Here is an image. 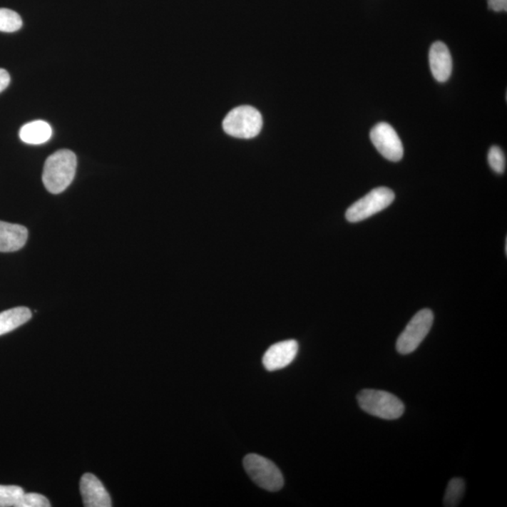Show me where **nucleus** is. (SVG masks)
I'll use <instances>...</instances> for the list:
<instances>
[{
  "mask_svg": "<svg viewBox=\"0 0 507 507\" xmlns=\"http://www.w3.org/2000/svg\"><path fill=\"white\" fill-rule=\"evenodd\" d=\"M429 64L433 76L438 82H446L452 73L453 62L449 47L441 41H436L429 51Z\"/></svg>",
  "mask_w": 507,
  "mask_h": 507,
  "instance_id": "obj_10",
  "label": "nucleus"
},
{
  "mask_svg": "<svg viewBox=\"0 0 507 507\" xmlns=\"http://www.w3.org/2000/svg\"><path fill=\"white\" fill-rule=\"evenodd\" d=\"M370 139L384 158L392 162H399L402 159L404 154L402 142L396 130L390 124L386 123L376 124L370 132Z\"/></svg>",
  "mask_w": 507,
  "mask_h": 507,
  "instance_id": "obj_7",
  "label": "nucleus"
},
{
  "mask_svg": "<svg viewBox=\"0 0 507 507\" xmlns=\"http://www.w3.org/2000/svg\"><path fill=\"white\" fill-rule=\"evenodd\" d=\"M23 26V21L19 14L9 9H0V31L16 32Z\"/></svg>",
  "mask_w": 507,
  "mask_h": 507,
  "instance_id": "obj_16",
  "label": "nucleus"
},
{
  "mask_svg": "<svg viewBox=\"0 0 507 507\" xmlns=\"http://www.w3.org/2000/svg\"><path fill=\"white\" fill-rule=\"evenodd\" d=\"M488 161L492 170L498 174H503L506 170V160L505 153L499 147L493 146L491 148L488 154Z\"/></svg>",
  "mask_w": 507,
  "mask_h": 507,
  "instance_id": "obj_17",
  "label": "nucleus"
},
{
  "mask_svg": "<svg viewBox=\"0 0 507 507\" xmlns=\"http://www.w3.org/2000/svg\"><path fill=\"white\" fill-rule=\"evenodd\" d=\"M394 200V194L392 190L386 188L373 189L349 208L346 212L347 220L351 223H357L372 217L376 213L386 209Z\"/></svg>",
  "mask_w": 507,
  "mask_h": 507,
  "instance_id": "obj_5",
  "label": "nucleus"
},
{
  "mask_svg": "<svg viewBox=\"0 0 507 507\" xmlns=\"http://www.w3.org/2000/svg\"><path fill=\"white\" fill-rule=\"evenodd\" d=\"M244 466L249 477L265 491H278L283 487L284 478L280 470L268 459L249 454L244 459Z\"/></svg>",
  "mask_w": 507,
  "mask_h": 507,
  "instance_id": "obj_4",
  "label": "nucleus"
},
{
  "mask_svg": "<svg viewBox=\"0 0 507 507\" xmlns=\"http://www.w3.org/2000/svg\"><path fill=\"white\" fill-rule=\"evenodd\" d=\"M262 114L249 106L232 109L223 121V129L227 135L236 138H256L262 129Z\"/></svg>",
  "mask_w": 507,
  "mask_h": 507,
  "instance_id": "obj_3",
  "label": "nucleus"
},
{
  "mask_svg": "<svg viewBox=\"0 0 507 507\" xmlns=\"http://www.w3.org/2000/svg\"><path fill=\"white\" fill-rule=\"evenodd\" d=\"M465 492V482L461 478L450 480L444 495V505L446 507H455L459 505Z\"/></svg>",
  "mask_w": 507,
  "mask_h": 507,
  "instance_id": "obj_14",
  "label": "nucleus"
},
{
  "mask_svg": "<svg viewBox=\"0 0 507 507\" xmlns=\"http://www.w3.org/2000/svg\"><path fill=\"white\" fill-rule=\"evenodd\" d=\"M434 315L431 309H423L415 314L405 330L396 341V349L399 354H410L419 347L432 327Z\"/></svg>",
  "mask_w": 507,
  "mask_h": 507,
  "instance_id": "obj_6",
  "label": "nucleus"
},
{
  "mask_svg": "<svg viewBox=\"0 0 507 507\" xmlns=\"http://www.w3.org/2000/svg\"><path fill=\"white\" fill-rule=\"evenodd\" d=\"M10 82L11 76L10 75H9L7 71L4 69H0V93H1L3 91H5L6 88H7L9 84H10Z\"/></svg>",
  "mask_w": 507,
  "mask_h": 507,
  "instance_id": "obj_20",
  "label": "nucleus"
},
{
  "mask_svg": "<svg viewBox=\"0 0 507 507\" xmlns=\"http://www.w3.org/2000/svg\"><path fill=\"white\" fill-rule=\"evenodd\" d=\"M77 159L72 150L56 151L46 159L43 172V182L47 191L61 194L72 183L76 176Z\"/></svg>",
  "mask_w": 507,
  "mask_h": 507,
  "instance_id": "obj_1",
  "label": "nucleus"
},
{
  "mask_svg": "<svg viewBox=\"0 0 507 507\" xmlns=\"http://www.w3.org/2000/svg\"><path fill=\"white\" fill-rule=\"evenodd\" d=\"M25 491L19 486L0 485V507H19Z\"/></svg>",
  "mask_w": 507,
  "mask_h": 507,
  "instance_id": "obj_15",
  "label": "nucleus"
},
{
  "mask_svg": "<svg viewBox=\"0 0 507 507\" xmlns=\"http://www.w3.org/2000/svg\"><path fill=\"white\" fill-rule=\"evenodd\" d=\"M49 501L43 495L38 493H25L19 507H50Z\"/></svg>",
  "mask_w": 507,
  "mask_h": 507,
  "instance_id": "obj_18",
  "label": "nucleus"
},
{
  "mask_svg": "<svg viewBox=\"0 0 507 507\" xmlns=\"http://www.w3.org/2000/svg\"><path fill=\"white\" fill-rule=\"evenodd\" d=\"M362 410L381 419H397L404 414V404L399 397L385 391L364 389L358 394Z\"/></svg>",
  "mask_w": 507,
  "mask_h": 507,
  "instance_id": "obj_2",
  "label": "nucleus"
},
{
  "mask_svg": "<svg viewBox=\"0 0 507 507\" xmlns=\"http://www.w3.org/2000/svg\"><path fill=\"white\" fill-rule=\"evenodd\" d=\"M31 311L26 307H14L0 313V336L16 330L31 319Z\"/></svg>",
  "mask_w": 507,
  "mask_h": 507,
  "instance_id": "obj_13",
  "label": "nucleus"
},
{
  "mask_svg": "<svg viewBox=\"0 0 507 507\" xmlns=\"http://www.w3.org/2000/svg\"><path fill=\"white\" fill-rule=\"evenodd\" d=\"M28 230L24 225L0 221V252H16L28 241Z\"/></svg>",
  "mask_w": 507,
  "mask_h": 507,
  "instance_id": "obj_11",
  "label": "nucleus"
},
{
  "mask_svg": "<svg viewBox=\"0 0 507 507\" xmlns=\"http://www.w3.org/2000/svg\"><path fill=\"white\" fill-rule=\"evenodd\" d=\"M80 491L87 507H111V499L102 482L93 473H85L80 481Z\"/></svg>",
  "mask_w": 507,
  "mask_h": 507,
  "instance_id": "obj_9",
  "label": "nucleus"
},
{
  "mask_svg": "<svg viewBox=\"0 0 507 507\" xmlns=\"http://www.w3.org/2000/svg\"><path fill=\"white\" fill-rule=\"evenodd\" d=\"M299 349L296 340H286L270 347L263 357V366L269 372L282 369L295 360Z\"/></svg>",
  "mask_w": 507,
  "mask_h": 507,
  "instance_id": "obj_8",
  "label": "nucleus"
},
{
  "mask_svg": "<svg viewBox=\"0 0 507 507\" xmlns=\"http://www.w3.org/2000/svg\"><path fill=\"white\" fill-rule=\"evenodd\" d=\"M21 140L29 145H41L48 141L52 136V128L44 121H34L25 124L20 129Z\"/></svg>",
  "mask_w": 507,
  "mask_h": 507,
  "instance_id": "obj_12",
  "label": "nucleus"
},
{
  "mask_svg": "<svg viewBox=\"0 0 507 507\" xmlns=\"http://www.w3.org/2000/svg\"><path fill=\"white\" fill-rule=\"evenodd\" d=\"M489 9L494 11H506L507 0H488Z\"/></svg>",
  "mask_w": 507,
  "mask_h": 507,
  "instance_id": "obj_19",
  "label": "nucleus"
}]
</instances>
